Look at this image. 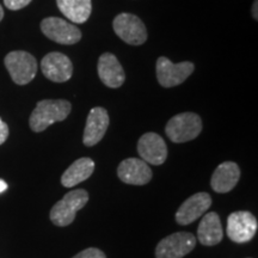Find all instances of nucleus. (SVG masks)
I'll return each instance as SVG.
<instances>
[{
  "label": "nucleus",
  "instance_id": "nucleus-7",
  "mask_svg": "<svg viewBox=\"0 0 258 258\" xmlns=\"http://www.w3.org/2000/svg\"><path fill=\"white\" fill-rule=\"evenodd\" d=\"M195 235L188 232H177L159 241L156 258H183L195 249Z\"/></svg>",
  "mask_w": 258,
  "mask_h": 258
},
{
  "label": "nucleus",
  "instance_id": "nucleus-15",
  "mask_svg": "<svg viewBox=\"0 0 258 258\" xmlns=\"http://www.w3.org/2000/svg\"><path fill=\"white\" fill-rule=\"evenodd\" d=\"M98 77L105 86L110 89H117L123 85L125 74L120 61L114 54L104 53L98 59Z\"/></svg>",
  "mask_w": 258,
  "mask_h": 258
},
{
  "label": "nucleus",
  "instance_id": "nucleus-25",
  "mask_svg": "<svg viewBox=\"0 0 258 258\" xmlns=\"http://www.w3.org/2000/svg\"><path fill=\"white\" fill-rule=\"evenodd\" d=\"M3 18H4V10H3L2 5H0V22H2Z\"/></svg>",
  "mask_w": 258,
  "mask_h": 258
},
{
  "label": "nucleus",
  "instance_id": "nucleus-10",
  "mask_svg": "<svg viewBox=\"0 0 258 258\" xmlns=\"http://www.w3.org/2000/svg\"><path fill=\"white\" fill-rule=\"evenodd\" d=\"M41 70L43 76L54 83L67 82L73 73V66L69 56L57 51L47 54L42 59Z\"/></svg>",
  "mask_w": 258,
  "mask_h": 258
},
{
  "label": "nucleus",
  "instance_id": "nucleus-6",
  "mask_svg": "<svg viewBox=\"0 0 258 258\" xmlns=\"http://www.w3.org/2000/svg\"><path fill=\"white\" fill-rule=\"evenodd\" d=\"M157 79L163 88H173L179 85L189 78L194 72L192 62L184 61V62L173 63L165 56H160L157 60Z\"/></svg>",
  "mask_w": 258,
  "mask_h": 258
},
{
  "label": "nucleus",
  "instance_id": "nucleus-19",
  "mask_svg": "<svg viewBox=\"0 0 258 258\" xmlns=\"http://www.w3.org/2000/svg\"><path fill=\"white\" fill-rule=\"evenodd\" d=\"M56 4L61 14L76 24L85 23L92 11L91 0H56Z\"/></svg>",
  "mask_w": 258,
  "mask_h": 258
},
{
  "label": "nucleus",
  "instance_id": "nucleus-24",
  "mask_svg": "<svg viewBox=\"0 0 258 258\" xmlns=\"http://www.w3.org/2000/svg\"><path fill=\"white\" fill-rule=\"evenodd\" d=\"M6 189H8V184H6V182L4 179H0V194L4 192Z\"/></svg>",
  "mask_w": 258,
  "mask_h": 258
},
{
  "label": "nucleus",
  "instance_id": "nucleus-17",
  "mask_svg": "<svg viewBox=\"0 0 258 258\" xmlns=\"http://www.w3.org/2000/svg\"><path fill=\"white\" fill-rule=\"evenodd\" d=\"M224 238V230L217 213L211 212L203 217L198 228V239L206 246H214Z\"/></svg>",
  "mask_w": 258,
  "mask_h": 258
},
{
  "label": "nucleus",
  "instance_id": "nucleus-9",
  "mask_svg": "<svg viewBox=\"0 0 258 258\" xmlns=\"http://www.w3.org/2000/svg\"><path fill=\"white\" fill-rule=\"evenodd\" d=\"M257 220L250 212H234L227 219L226 233L232 241L243 244L250 241L257 232Z\"/></svg>",
  "mask_w": 258,
  "mask_h": 258
},
{
  "label": "nucleus",
  "instance_id": "nucleus-13",
  "mask_svg": "<svg viewBox=\"0 0 258 258\" xmlns=\"http://www.w3.org/2000/svg\"><path fill=\"white\" fill-rule=\"evenodd\" d=\"M212 198L207 192H198L186 199L176 213V221L179 225H189L208 211Z\"/></svg>",
  "mask_w": 258,
  "mask_h": 258
},
{
  "label": "nucleus",
  "instance_id": "nucleus-2",
  "mask_svg": "<svg viewBox=\"0 0 258 258\" xmlns=\"http://www.w3.org/2000/svg\"><path fill=\"white\" fill-rule=\"evenodd\" d=\"M89 201V194L84 189H77L67 192L50 211V220L54 225L64 227L72 224L77 213L85 207Z\"/></svg>",
  "mask_w": 258,
  "mask_h": 258
},
{
  "label": "nucleus",
  "instance_id": "nucleus-20",
  "mask_svg": "<svg viewBox=\"0 0 258 258\" xmlns=\"http://www.w3.org/2000/svg\"><path fill=\"white\" fill-rule=\"evenodd\" d=\"M72 258H106L105 253L101 251L99 249H96V247H89V249L83 250L82 252Z\"/></svg>",
  "mask_w": 258,
  "mask_h": 258
},
{
  "label": "nucleus",
  "instance_id": "nucleus-22",
  "mask_svg": "<svg viewBox=\"0 0 258 258\" xmlns=\"http://www.w3.org/2000/svg\"><path fill=\"white\" fill-rule=\"evenodd\" d=\"M9 137V127L8 124L3 121V118L0 117V145H3L8 140Z\"/></svg>",
  "mask_w": 258,
  "mask_h": 258
},
{
  "label": "nucleus",
  "instance_id": "nucleus-8",
  "mask_svg": "<svg viewBox=\"0 0 258 258\" xmlns=\"http://www.w3.org/2000/svg\"><path fill=\"white\" fill-rule=\"evenodd\" d=\"M41 30L49 40L60 44L77 43L82 38V31L76 25L59 17H48L41 22Z\"/></svg>",
  "mask_w": 258,
  "mask_h": 258
},
{
  "label": "nucleus",
  "instance_id": "nucleus-12",
  "mask_svg": "<svg viewBox=\"0 0 258 258\" xmlns=\"http://www.w3.org/2000/svg\"><path fill=\"white\" fill-rule=\"evenodd\" d=\"M138 152L141 159L152 165H161L167 158L165 141L156 133H146L139 139Z\"/></svg>",
  "mask_w": 258,
  "mask_h": 258
},
{
  "label": "nucleus",
  "instance_id": "nucleus-3",
  "mask_svg": "<svg viewBox=\"0 0 258 258\" xmlns=\"http://www.w3.org/2000/svg\"><path fill=\"white\" fill-rule=\"evenodd\" d=\"M202 120L194 112H182L167 122L165 132L172 143L183 144L194 140L201 133Z\"/></svg>",
  "mask_w": 258,
  "mask_h": 258
},
{
  "label": "nucleus",
  "instance_id": "nucleus-11",
  "mask_svg": "<svg viewBox=\"0 0 258 258\" xmlns=\"http://www.w3.org/2000/svg\"><path fill=\"white\" fill-rule=\"evenodd\" d=\"M117 176L127 184L145 185L152 179V170L143 159L128 158L118 165Z\"/></svg>",
  "mask_w": 258,
  "mask_h": 258
},
{
  "label": "nucleus",
  "instance_id": "nucleus-14",
  "mask_svg": "<svg viewBox=\"0 0 258 258\" xmlns=\"http://www.w3.org/2000/svg\"><path fill=\"white\" fill-rule=\"evenodd\" d=\"M108 127V111L104 108H101V106H96V108L91 109L88 115L85 129H84V145L88 147H92L98 144L104 137Z\"/></svg>",
  "mask_w": 258,
  "mask_h": 258
},
{
  "label": "nucleus",
  "instance_id": "nucleus-18",
  "mask_svg": "<svg viewBox=\"0 0 258 258\" xmlns=\"http://www.w3.org/2000/svg\"><path fill=\"white\" fill-rule=\"evenodd\" d=\"M95 170V161L90 158H80L76 160L61 176V184L64 188H73L79 183L91 177Z\"/></svg>",
  "mask_w": 258,
  "mask_h": 258
},
{
  "label": "nucleus",
  "instance_id": "nucleus-5",
  "mask_svg": "<svg viewBox=\"0 0 258 258\" xmlns=\"http://www.w3.org/2000/svg\"><path fill=\"white\" fill-rule=\"evenodd\" d=\"M115 34L132 46L143 44L147 40V30L140 18L132 14H120L112 22Z\"/></svg>",
  "mask_w": 258,
  "mask_h": 258
},
{
  "label": "nucleus",
  "instance_id": "nucleus-16",
  "mask_svg": "<svg viewBox=\"0 0 258 258\" xmlns=\"http://www.w3.org/2000/svg\"><path fill=\"white\" fill-rule=\"evenodd\" d=\"M240 178V169L233 161L221 163L213 172L211 185L214 191L225 194L231 191Z\"/></svg>",
  "mask_w": 258,
  "mask_h": 258
},
{
  "label": "nucleus",
  "instance_id": "nucleus-21",
  "mask_svg": "<svg viewBox=\"0 0 258 258\" xmlns=\"http://www.w3.org/2000/svg\"><path fill=\"white\" fill-rule=\"evenodd\" d=\"M31 3V0H4V4L9 10L17 11L28 6Z\"/></svg>",
  "mask_w": 258,
  "mask_h": 258
},
{
  "label": "nucleus",
  "instance_id": "nucleus-23",
  "mask_svg": "<svg viewBox=\"0 0 258 258\" xmlns=\"http://www.w3.org/2000/svg\"><path fill=\"white\" fill-rule=\"evenodd\" d=\"M257 4H258V0H254V3H253V6H252V16H253V18L256 19L257 21V17H258V15H257Z\"/></svg>",
  "mask_w": 258,
  "mask_h": 258
},
{
  "label": "nucleus",
  "instance_id": "nucleus-4",
  "mask_svg": "<svg viewBox=\"0 0 258 258\" xmlns=\"http://www.w3.org/2000/svg\"><path fill=\"white\" fill-rule=\"evenodd\" d=\"M4 62L11 79L17 85H27L36 76L37 61L28 51H11L5 56Z\"/></svg>",
  "mask_w": 258,
  "mask_h": 258
},
{
  "label": "nucleus",
  "instance_id": "nucleus-1",
  "mask_svg": "<svg viewBox=\"0 0 258 258\" xmlns=\"http://www.w3.org/2000/svg\"><path fill=\"white\" fill-rule=\"evenodd\" d=\"M71 110L72 105L64 99H44L38 102L29 118L31 131H34L35 133L46 131L55 122L66 120Z\"/></svg>",
  "mask_w": 258,
  "mask_h": 258
}]
</instances>
